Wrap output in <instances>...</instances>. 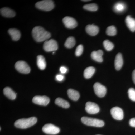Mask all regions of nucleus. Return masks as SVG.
<instances>
[{
  "mask_svg": "<svg viewBox=\"0 0 135 135\" xmlns=\"http://www.w3.org/2000/svg\"><path fill=\"white\" fill-rule=\"evenodd\" d=\"M32 34L33 38L37 42L47 40L51 37L50 33L41 26L34 27L32 31Z\"/></svg>",
  "mask_w": 135,
  "mask_h": 135,
  "instance_id": "1",
  "label": "nucleus"
},
{
  "mask_svg": "<svg viewBox=\"0 0 135 135\" xmlns=\"http://www.w3.org/2000/svg\"><path fill=\"white\" fill-rule=\"evenodd\" d=\"M37 118L32 117L27 119H21L15 122V126L16 127L21 129H26L36 124Z\"/></svg>",
  "mask_w": 135,
  "mask_h": 135,
  "instance_id": "2",
  "label": "nucleus"
},
{
  "mask_svg": "<svg viewBox=\"0 0 135 135\" xmlns=\"http://www.w3.org/2000/svg\"><path fill=\"white\" fill-rule=\"evenodd\" d=\"M81 121L83 123L88 126L101 127L104 125L103 121L95 118L83 117L81 118Z\"/></svg>",
  "mask_w": 135,
  "mask_h": 135,
  "instance_id": "3",
  "label": "nucleus"
},
{
  "mask_svg": "<svg viewBox=\"0 0 135 135\" xmlns=\"http://www.w3.org/2000/svg\"><path fill=\"white\" fill-rule=\"evenodd\" d=\"M35 6L37 8L44 11H50L55 7L53 1L50 0H44L36 3Z\"/></svg>",
  "mask_w": 135,
  "mask_h": 135,
  "instance_id": "4",
  "label": "nucleus"
},
{
  "mask_svg": "<svg viewBox=\"0 0 135 135\" xmlns=\"http://www.w3.org/2000/svg\"><path fill=\"white\" fill-rule=\"evenodd\" d=\"M58 48L57 42L53 39L46 41L44 44V49L47 52L55 51L57 50Z\"/></svg>",
  "mask_w": 135,
  "mask_h": 135,
  "instance_id": "5",
  "label": "nucleus"
},
{
  "mask_svg": "<svg viewBox=\"0 0 135 135\" xmlns=\"http://www.w3.org/2000/svg\"><path fill=\"white\" fill-rule=\"evenodd\" d=\"M15 67L17 70L21 73L27 74L31 71V68L29 65L25 61H18L15 64Z\"/></svg>",
  "mask_w": 135,
  "mask_h": 135,
  "instance_id": "6",
  "label": "nucleus"
},
{
  "mask_svg": "<svg viewBox=\"0 0 135 135\" xmlns=\"http://www.w3.org/2000/svg\"><path fill=\"white\" fill-rule=\"evenodd\" d=\"M42 131L48 134L55 135L60 132V129L58 127L50 123L46 124L43 126Z\"/></svg>",
  "mask_w": 135,
  "mask_h": 135,
  "instance_id": "7",
  "label": "nucleus"
},
{
  "mask_svg": "<svg viewBox=\"0 0 135 135\" xmlns=\"http://www.w3.org/2000/svg\"><path fill=\"white\" fill-rule=\"evenodd\" d=\"M94 88L95 94L99 97H103L106 95V88L99 83L97 82L95 83Z\"/></svg>",
  "mask_w": 135,
  "mask_h": 135,
  "instance_id": "8",
  "label": "nucleus"
},
{
  "mask_svg": "<svg viewBox=\"0 0 135 135\" xmlns=\"http://www.w3.org/2000/svg\"><path fill=\"white\" fill-rule=\"evenodd\" d=\"M85 110L88 113L95 114L99 112V108L97 104L92 102H88L86 104Z\"/></svg>",
  "mask_w": 135,
  "mask_h": 135,
  "instance_id": "9",
  "label": "nucleus"
},
{
  "mask_svg": "<svg viewBox=\"0 0 135 135\" xmlns=\"http://www.w3.org/2000/svg\"><path fill=\"white\" fill-rule=\"evenodd\" d=\"M33 102L36 104L43 106H46L50 102V99L46 96H36L34 97L32 99Z\"/></svg>",
  "mask_w": 135,
  "mask_h": 135,
  "instance_id": "10",
  "label": "nucleus"
},
{
  "mask_svg": "<svg viewBox=\"0 0 135 135\" xmlns=\"http://www.w3.org/2000/svg\"><path fill=\"white\" fill-rule=\"evenodd\" d=\"M111 114L114 119L117 120H122L123 119V112L122 109L118 107H115L111 109Z\"/></svg>",
  "mask_w": 135,
  "mask_h": 135,
  "instance_id": "11",
  "label": "nucleus"
},
{
  "mask_svg": "<svg viewBox=\"0 0 135 135\" xmlns=\"http://www.w3.org/2000/svg\"><path fill=\"white\" fill-rule=\"evenodd\" d=\"M62 21L66 27L68 29H74L77 26V21L71 17H66L63 18Z\"/></svg>",
  "mask_w": 135,
  "mask_h": 135,
  "instance_id": "12",
  "label": "nucleus"
},
{
  "mask_svg": "<svg viewBox=\"0 0 135 135\" xmlns=\"http://www.w3.org/2000/svg\"><path fill=\"white\" fill-rule=\"evenodd\" d=\"M86 31L87 33L91 36L97 35L99 32L98 27L94 25H88L86 27Z\"/></svg>",
  "mask_w": 135,
  "mask_h": 135,
  "instance_id": "13",
  "label": "nucleus"
},
{
  "mask_svg": "<svg viewBox=\"0 0 135 135\" xmlns=\"http://www.w3.org/2000/svg\"><path fill=\"white\" fill-rule=\"evenodd\" d=\"M103 51L98 50L97 51H94L91 54L92 59L98 62H102L103 61Z\"/></svg>",
  "mask_w": 135,
  "mask_h": 135,
  "instance_id": "14",
  "label": "nucleus"
},
{
  "mask_svg": "<svg viewBox=\"0 0 135 135\" xmlns=\"http://www.w3.org/2000/svg\"><path fill=\"white\" fill-rule=\"evenodd\" d=\"M0 11L1 15L6 17H13L16 15V13L15 11L8 8H2L1 9Z\"/></svg>",
  "mask_w": 135,
  "mask_h": 135,
  "instance_id": "15",
  "label": "nucleus"
},
{
  "mask_svg": "<svg viewBox=\"0 0 135 135\" xmlns=\"http://www.w3.org/2000/svg\"><path fill=\"white\" fill-rule=\"evenodd\" d=\"M123 64V60L122 54L120 53H118L116 55L114 61V66L115 69L119 71L121 69Z\"/></svg>",
  "mask_w": 135,
  "mask_h": 135,
  "instance_id": "16",
  "label": "nucleus"
},
{
  "mask_svg": "<svg viewBox=\"0 0 135 135\" xmlns=\"http://www.w3.org/2000/svg\"><path fill=\"white\" fill-rule=\"evenodd\" d=\"M126 23L127 26L131 31H135V19L131 17L130 16H128L126 18Z\"/></svg>",
  "mask_w": 135,
  "mask_h": 135,
  "instance_id": "17",
  "label": "nucleus"
},
{
  "mask_svg": "<svg viewBox=\"0 0 135 135\" xmlns=\"http://www.w3.org/2000/svg\"><path fill=\"white\" fill-rule=\"evenodd\" d=\"M3 94L11 100H14L16 97V94L9 87H6L3 89Z\"/></svg>",
  "mask_w": 135,
  "mask_h": 135,
  "instance_id": "18",
  "label": "nucleus"
},
{
  "mask_svg": "<svg viewBox=\"0 0 135 135\" xmlns=\"http://www.w3.org/2000/svg\"><path fill=\"white\" fill-rule=\"evenodd\" d=\"M67 94L69 98L73 101H77L79 98V93L75 90L71 89H68L67 91Z\"/></svg>",
  "mask_w": 135,
  "mask_h": 135,
  "instance_id": "19",
  "label": "nucleus"
},
{
  "mask_svg": "<svg viewBox=\"0 0 135 135\" xmlns=\"http://www.w3.org/2000/svg\"><path fill=\"white\" fill-rule=\"evenodd\" d=\"M8 32L11 36L12 40L17 41L20 39L21 34L20 32L17 29H10L8 31Z\"/></svg>",
  "mask_w": 135,
  "mask_h": 135,
  "instance_id": "20",
  "label": "nucleus"
},
{
  "mask_svg": "<svg viewBox=\"0 0 135 135\" xmlns=\"http://www.w3.org/2000/svg\"><path fill=\"white\" fill-rule=\"evenodd\" d=\"M37 64L38 67L40 70H44L46 68V61L43 56L39 55L37 56Z\"/></svg>",
  "mask_w": 135,
  "mask_h": 135,
  "instance_id": "21",
  "label": "nucleus"
},
{
  "mask_svg": "<svg viewBox=\"0 0 135 135\" xmlns=\"http://www.w3.org/2000/svg\"><path fill=\"white\" fill-rule=\"evenodd\" d=\"M55 103L58 106L65 109H67L70 107V104L68 101L60 98H58L56 99Z\"/></svg>",
  "mask_w": 135,
  "mask_h": 135,
  "instance_id": "22",
  "label": "nucleus"
},
{
  "mask_svg": "<svg viewBox=\"0 0 135 135\" xmlns=\"http://www.w3.org/2000/svg\"><path fill=\"white\" fill-rule=\"evenodd\" d=\"M95 71V70L94 67L90 66L87 68L84 71V77L86 79H90L94 75Z\"/></svg>",
  "mask_w": 135,
  "mask_h": 135,
  "instance_id": "23",
  "label": "nucleus"
},
{
  "mask_svg": "<svg viewBox=\"0 0 135 135\" xmlns=\"http://www.w3.org/2000/svg\"><path fill=\"white\" fill-rule=\"evenodd\" d=\"M113 8L115 12L118 13H121L126 10V5L123 3H117L114 6Z\"/></svg>",
  "mask_w": 135,
  "mask_h": 135,
  "instance_id": "24",
  "label": "nucleus"
},
{
  "mask_svg": "<svg viewBox=\"0 0 135 135\" xmlns=\"http://www.w3.org/2000/svg\"><path fill=\"white\" fill-rule=\"evenodd\" d=\"M75 44V39L73 37H69L68 38L65 43V46L66 47L71 49L73 47Z\"/></svg>",
  "mask_w": 135,
  "mask_h": 135,
  "instance_id": "25",
  "label": "nucleus"
},
{
  "mask_svg": "<svg viewBox=\"0 0 135 135\" xmlns=\"http://www.w3.org/2000/svg\"><path fill=\"white\" fill-rule=\"evenodd\" d=\"M83 8L84 9L91 11H96L98 9L97 5L95 3L87 4V5H84Z\"/></svg>",
  "mask_w": 135,
  "mask_h": 135,
  "instance_id": "26",
  "label": "nucleus"
},
{
  "mask_svg": "<svg viewBox=\"0 0 135 135\" xmlns=\"http://www.w3.org/2000/svg\"><path fill=\"white\" fill-rule=\"evenodd\" d=\"M106 33L109 36H114L116 34V29L114 26L108 27L106 30Z\"/></svg>",
  "mask_w": 135,
  "mask_h": 135,
  "instance_id": "27",
  "label": "nucleus"
},
{
  "mask_svg": "<svg viewBox=\"0 0 135 135\" xmlns=\"http://www.w3.org/2000/svg\"><path fill=\"white\" fill-rule=\"evenodd\" d=\"M103 45L105 49L108 51L112 50L114 48L113 44L108 40H105L104 41Z\"/></svg>",
  "mask_w": 135,
  "mask_h": 135,
  "instance_id": "28",
  "label": "nucleus"
},
{
  "mask_svg": "<svg viewBox=\"0 0 135 135\" xmlns=\"http://www.w3.org/2000/svg\"><path fill=\"white\" fill-rule=\"evenodd\" d=\"M128 96L131 100L135 101V89L133 88H130L128 91Z\"/></svg>",
  "mask_w": 135,
  "mask_h": 135,
  "instance_id": "29",
  "label": "nucleus"
},
{
  "mask_svg": "<svg viewBox=\"0 0 135 135\" xmlns=\"http://www.w3.org/2000/svg\"><path fill=\"white\" fill-rule=\"evenodd\" d=\"M83 51V47L82 45L80 44L77 47L75 50V54L77 56H80L82 55Z\"/></svg>",
  "mask_w": 135,
  "mask_h": 135,
  "instance_id": "30",
  "label": "nucleus"
},
{
  "mask_svg": "<svg viewBox=\"0 0 135 135\" xmlns=\"http://www.w3.org/2000/svg\"><path fill=\"white\" fill-rule=\"evenodd\" d=\"M56 80L59 81H61L64 80V77L61 74H58L56 76Z\"/></svg>",
  "mask_w": 135,
  "mask_h": 135,
  "instance_id": "31",
  "label": "nucleus"
},
{
  "mask_svg": "<svg viewBox=\"0 0 135 135\" xmlns=\"http://www.w3.org/2000/svg\"><path fill=\"white\" fill-rule=\"evenodd\" d=\"M129 124L131 127H135V118L131 119L129 120Z\"/></svg>",
  "mask_w": 135,
  "mask_h": 135,
  "instance_id": "32",
  "label": "nucleus"
},
{
  "mask_svg": "<svg viewBox=\"0 0 135 135\" xmlns=\"http://www.w3.org/2000/svg\"><path fill=\"white\" fill-rule=\"evenodd\" d=\"M60 72L62 73V74H65L67 72V69L64 66H62V67H60Z\"/></svg>",
  "mask_w": 135,
  "mask_h": 135,
  "instance_id": "33",
  "label": "nucleus"
},
{
  "mask_svg": "<svg viewBox=\"0 0 135 135\" xmlns=\"http://www.w3.org/2000/svg\"><path fill=\"white\" fill-rule=\"evenodd\" d=\"M132 79H133V82L135 84V70L133 71L132 73Z\"/></svg>",
  "mask_w": 135,
  "mask_h": 135,
  "instance_id": "34",
  "label": "nucleus"
},
{
  "mask_svg": "<svg viewBox=\"0 0 135 135\" xmlns=\"http://www.w3.org/2000/svg\"><path fill=\"white\" fill-rule=\"evenodd\" d=\"M84 1V2H87V1H89V0H88V1Z\"/></svg>",
  "mask_w": 135,
  "mask_h": 135,
  "instance_id": "35",
  "label": "nucleus"
},
{
  "mask_svg": "<svg viewBox=\"0 0 135 135\" xmlns=\"http://www.w3.org/2000/svg\"></svg>",
  "mask_w": 135,
  "mask_h": 135,
  "instance_id": "36",
  "label": "nucleus"
}]
</instances>
